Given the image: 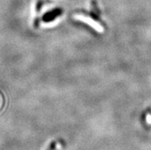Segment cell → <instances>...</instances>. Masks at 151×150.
Listing matches in <instances>:
<instances>
[]
</instances>
